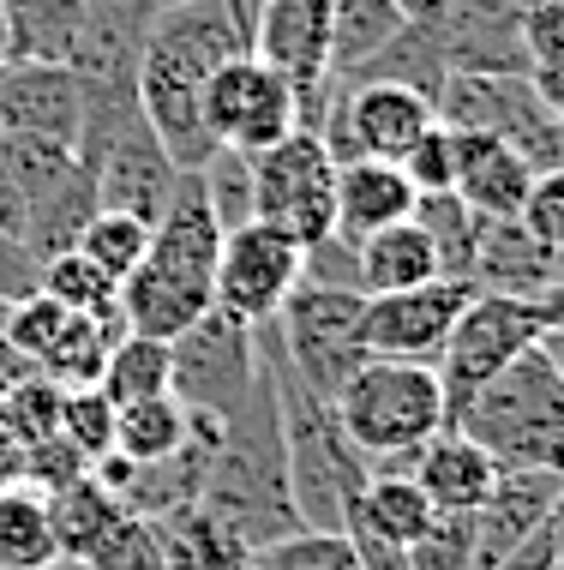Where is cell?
Segmentation results:
<instances>
[{
  "label": "cell",
  "mask_w": 564,
  "mask_h": 570,
  "mask_svg": "<svg viewBox=\"0 0 564 570\" xmlns=\"http://www.w3.org/2000/svg\"><path fill=\"white\" fill-rule=\"evenodd\" d=\"M198 511H205L210 522H222V529L235 534V541H247L253 552L300 529L295 492H288L277 379H270L265 354H258L253 396L222 421V439H217L210 469H205V492H198Z\"/></svg>",
  "instance_id": "6da1fadb"
},
{
  "label": "cell",
  "mask_w": 564,
  "mask_h": 570,
  "mask_svg": "<svg viewBox=\"0 0 564 570\" xmlns=\"http://www.w3.org/2000/svg\"><path fill=\"white\" fill-rule=\"evenodd\" d=\"M330 421L343 426V439L360 451L373 474H408L415 451L438 426H451V403L438 366L426 361H360L348 384L330 403Z\"/></svg>",
  "instance_id": "7a4b0ae2"
},
{
  "label": "cell",
  "mask_w": 564,
  "mask_h": 570,
  "mask_svg": "<svg viewBox=\"0 0 564 570\" xmlns=\"http://www.w3.org/2000/svg\"><path fill=\"white\" fill-rule=\"evenodd\" d=\"M564 421V379L546 348H528L498 379H486L468 403L451 409V426L468 433L498 469H553Z\"/></svg>",
  "instance_id": "3957f363"
},
{
  "label": "cell",
  "mask_w": 564,
  "mask_h": 570,
  "mask_svg": "<svg viewBox=\"0 0 564 570\" xmlns=\"http://www.w3.org/2000/svg\"><path fill=\"white\" fill-rule=\"evenodd\" d=\"M360 306H367V295H355V288L300 283L283 313L270 318V343H277L288 379L325 409L337 403L348 373L360 361H373L367 343H360Z\"/></svg>",
  "instance_id": "277c9868"
},
{
  "label": "cell",
  "mask_w": 564,
  "mask_h": 570,
  "mask_svg": "<svg viewBox=\"0 0 564 570\" xmlns=\"http://www.w3.org/2000/svg\"><path fill=\"white\" fill-rule=\"evenodd\" d=\"M438 120L463 132H493L528 168H564V115L516 72H451L438 90Z\"/></svg>",
  "instance_id": "5b68a950"
},
{
  "label": "cell",
  "mask_w": 564,
  "mask_h": 570,
  "mask_svg": "<svg viewBox=\"0 0 564 570\" xmlns=\"http://www.w3.org/2000/svg\"><path fill=\"white\" fill-rule=\"evenodd\" d=\"M258 384V331L228 318L222 306H205L187 331L169 343V396L187 414L228 421Z\"/></svg>",
  "instance_id": "8992f818"
},
{
  "label": "cell",
  "mask_w": 564,
  "mask_h": 570,
  "mask_svg": "<svg viewBox=\"0 0 564 570\" xmlns=\"http://www.w3.org/2000/svg\"><path fill=\"white\" fill-rule=\"evenodd\" d=\"M253 163V217L283 228L288 240L318 246L337 228V157L318 132H288Z\"/></svg>",
  "instance_id": "52a82bcc"
},
{
  "label": "cell",
  "mask_w": 564,
  "mask_h": 570,
  "mask_svg": "<svg viewBox=\"0 0 564 570\" xmlns=\"http://www.w3.org/2000/svg\"><path fill=\"white\" fill-rule=\"evenodd\" d=\"M307 283V246L288 240L270 223H240L222 228L217 246V271H210V306H222L240 325H270L288 306V295Z\"/></svg>",
  "instance_id": "ba28073f"
},
{
  "label": "cell",
  "mask_w": 564,
  "mask_h": 570,
  "mask_svg": "<svg viewBox=\"0 0 564 570\" xmlns=\"http://www.w3.org/2000/svg\"><path fill=\"white\" fill-rule=\"evenodd\" d=\"M546 318L535 301H511V295H468V306L456 313V325L438 354V384L445 403H468L486 379H498L511 361H523L528 348H541Z\"/></svg>",
  "instance_id": "9c48e42d"
},
{
  "label": "cell",
  "mask_w": 564,
  "mask_h": 570,
  "mask_svg": "<svg viewBox=\"0 0 564 570\" xmlns=\"http://www.w3.org/2000/svg\"><path fill=\"white\" fill-rule=\"evenodd\" d=\"M253 60L283 72L300 97V132H318L337 97L330 79V0H258L253 12Z\"/></svg>",
  "instance_id": "30bf717a"
},
{
  "label": "cell",
  "mask_w": 564,
  "mask_h": 570,
  "mask_svg": "<svg viewBox=\"0 0 564 570\" xmlns=\"http://www.w3.org/2000/svg\"><path fill=\"white\" fill-rule=\"evenodd\" d=\"M205 127L222 150L258 157V150L283 145L288 132H300V97L283 72H270L265 60L240 55L228 67L210 72L205 85Z\"/></svg>",
  "instance_id": "8fae6325"
},
{
  "label": "cell",
  "mask_w": 564,
  "mask_h": 570,
  "mask_svg": "<svg viewBox=\"0 0 564 570\" xmlns=\"http://www.w3.org/2000/svg\"><path fill=\"white\" fill-rule=\"evenodd\" d=\"M468 283H420L403 295H373L360 306V343L373 361H426L438 366L456 313L468 306Z\"/></svg>",
  "instance_id": "7c38bea8"
},
{
  "label": "cell",
  "mask_w": 564,
  "mask_h": 570,
  "mask_svg": "<svg viewBox=\"0 0 564 570\" xmlns=\"http://www.w3.org/2000/svg\"><path fill=\"white\" fill-rule=\"evenodd\" d=\"M90 180H97V210H115V217H132V223L157 228L162 210H169V193H175L180 168L169 163V150H162L157 138H150V127L139 120V127H127L97 157Z\"/></svg>",
  "instance_id": "4fadbf2b"
},
{
  "label": "cell",
  "mask_w": 564,
  "mask_h": 570,
  "mask_svg": "<svg viewBox=\"0 0 564 570\" xmlns=\"http://www.w3.org/2000/svg\"><path fill=\"white\" fill-rule=\"evenodd\" d=\"M523 12L528 0H445L438 49H445L451 72H516V79H528Z\"/></svg>",
  "instance_id": "5bb4252c"
},
{
  "label": "cell",
  "mask_w": 564,
  "mask_h": 570,
  "mask_svg": "<svg viewBox=\"0 0 564 570\" xmlns=\"http://www.w3.org/2000/svg\"><path fill=\"white\" fill-rule=\"evenodd\" d=\"M0 132L79 145V85L60 60H7L0 67Z\"/></svg>",
  "instance_id": "9a60e30c"
},
{
  "label": "cell",
  "mask_w": 564,
  "mask_h": 570,
  "mask_svg": "<svg viewBox=\"0 0 564 570\" xmlns=\"http://www.w3.org/2000/svg\"><path fill=\"white\" fill-rule=\"evenodd\" d=\"M553 492H558L553 469H498L493 492H486L481 511H475V564L468 570H493L516 547L535 541L546 511H553Z\"/></svg>",
  "instance_id": "2e32d148"
},
{
  "label": "cell",
  "mask_w": 564,
  "mask_h": 570,
  "mask_svg": "<svg viewBox=\"0 0 564 570\" xmlns=\"http://www.w3.org/2000/svg\"><path fill=\"white\" fill-rule=\"evenodd\" d=\"M528 180H535V168L516 157L505 138L451 127V193L481 223H511L528 198Z\"/></svg>",
  "instance_id": "e0dca14e"
},
{
  "label": "cell",
  "mask_w": 564,
  "mask_h": 570,
  "mask_svg": "<svg viewBox=\"0 0 564 570\" xmlns=\"http://www.w3.org/2000/svg\"><path fill=\"white\" fill-rule=\"evenodd\" d=\"M558 283V253L541 246L523 223H486L481 246H475V271L468 288L475 295H511V301H541Z\"/></svg>",
  "instance_id": "ac0fdd59"
},
{
  "label": "cell",
  "mask_w": 564,
  "mask_h": 570,
  "mask_svg": "<svg viewBox=\"0 0 564 570\" xmlns=\"http://www.w3.org/2000/svg\"><path fill=\"white\" fill-rule=\"evenodd\" d=\"M415 187L396 163H373V157H355V163H337V228L330 235L360 246L378 228H396L415 217Z\"/></svg>",
  "instance_id": "d6986e66"
},
{
  "label": "cell",
  "mask_w": 564,
  "mask_h": 570,
  "mask_svg": "<svg viewBox=\"0 0 564 570\" xmlns=\"http://www.w3.org/2000/svg\"><path fill=\"white\" fill-rule=\"evenodd\" d=\"M408 481L426 492V504H433V511H481V499L498 481V462L486 456L468 433L438 426V433L415 451Z\"/></svg>",
  "instance_id": "ffe728a7"
},
{
  "label": "cell",
  "mask_w": 564,
  "mask_h": 570,
  "mask_svg": "<svg viewBox=\"0 0 564 570\" xmlns=\"http://www.w3.org/2000/svg\"><path fill=\"white\" fill-rule=\"evenodd\" d=\"M210 306V283L205 276H180L162 265H145L120 283V325L132 336H157V343H175L180 331L192 325L198 313Z\"/></svg>",
  "instance_id": "44dd1931"
},
{
  "label": "cell",
  "mask_w": 564,
  "mask_h": 570,
  "mask_svg": "<svg viewBox=\"0 0 564 570\" xmlns=\"http://www.w3.org/2000/svg\"><path fill=\"white\" fill-rule=\"evenodd\" d=\"M420 283H445L438 276V258H433V240L420 235V223H396V228H378L355 246V295H403V288H420Z\"/></svg>",
  "instance_id": "7402d4cb"
},
{
  "label": "cell",
  "mask_w": 564,
  "mask_h": 570,
  "mask_svg": "<svg viewBox=\"0 0 564 570\" xmlns=\"http://www.w3.org/2000/svg\"><path fill=\"white\" fill-rule=\"evenodd\" d=\"M403 24L408 19L396 0H330V79H360L403 37Z\"/></svg>",
  "instance_id": "603a6c76"
},
{
  "label": "cell",
  "mask_w": 564,
  "mask_h": 570,
  "mask_svg": "<svg viewBox=\"0 0 564 570\" xmlns=\"http://www.w3.org/2000/svg\"><path fill=\"white\" fill-rule=\"evenodd\" d=\"M42 499H49L55 547H60V559H67V564H85V559H90V547H97L102 534H109L120 517H127L120 492H109V487H102L90 469H85V474H72L67 487L42 492Z\"/></svg>",
  "instance_id": "cb8c5ba5"
},
{
  "label": "cell",
  "mask_w": 564,
  "mask_h": 570,
  "mask_svg": "<svg viewBox=\"0 0 564 570\" xmlns=\"http://www.w3.org/2000/svg\"><path fill=\"white\" fill-rule=\"evenodd\" d=\"M67 564L55 547V522H49V499L30 481H7L0 487V570H55Z\"/></svg>",
  "instance_id": "d4e9b609"
},
{
  "label": "cell",
  "mask_w": 564,
  "mask_h": 570,
  "mask_svg": "<svg viewBox=\"0 0 564 570\" xmlns=\"http://www.w3.org/2000/svg\"><path fill=\"white\" fill-rule=\"evenodd\" d=\"M162 534V564L169 570H253V547L235 541L222 522H210L205 511H180L157 522Z\"/></svg>",
  "instance_id": "484cf974"
},
{
  "label": "cell",
  "mask_w": 564,
  "mask_h": 570,
  "mask_svg": "<svg viewBox=\"0 0 564 570\" xmlns=\"http://www.w3.org/2000/svg\"><path fill=\"white\" fill-rule=\"evenodd\" d=\"M187 439H192V421L175 396H145V403L115 409V456H127L132 469L175 456Z\"/></svg>",
  "instance_id": "4316f807"
},
{
  "label": "cell",
  "mask_w": 564,
  "mask_h": 570,
  "mask_svg": "<svg viewBox=\"0 0 564 570\" xmlns=\"http://www.w3.org/2000/svg\"><path fill=\"white\" fill-rule=\"evenodd\" d=\"M415 223H420V235L433 240L438 276H445V283H468V271H475V246H481V228H486V223H481L456 193H420V198H415Z\"/></svg>",
  "instance_id": "83f0119b"
},
{
  "label": "cell",
  "mask_w": 564,
  "mask_h": 570,
  "mask_svg": "<svg viewBox=\"0 0 564 570\" xmlns=\"http://www.w3.org/2000/svg\"><path fill=\"white\" fill-rule=\"evenodd\" d=\"M127 336V325H120V313L115 318H79L72 313L67 318V331L55 336V348L37 361V373L42 379H55L60 391H79V384H97L102 379V361H109V348Z\"/></svg>",
  "instance_id": "f1b7e54d"
},
{
  "label": "cell",
  "mask_w": 564,
  "mask_h": 570,
  "mask_svg": "<svg viewBox=\"0 0 564 570\" xmlns=\"http://www.w3.org/2000/svg\"><path fill=\"white\" fill-rule=\"evenodd\" d=\"M12 30V60H67L85 0H0Z\"/></svg>",
  "instance_id": "f546056e"
},
{
  "label": "cell",
  "mask_w": 564,
  "mask_h": 570,
  "mask_svg": "<svg viewBox=\"0 0 564 570\" xmlns=\"http://www.w3.org/2000/svg\"><path fill=\"white\" fill-rule=\"evenodd\" d=\"M97 391L109 396L115 409L127 403H145V396H169V343H157V336H120L109 348V361H102V379Z\"/></svg>",
  "instance_id": "4dcf8cb0"
},
{
  "label": "cell",
  "mask_w": 564,
  "mask_h": 570,
  "mask_svg": "<svg viewBox=\"0 0 564 570\" xmlns=\"http://www.w3.org/2000/svg\"><path fill=\"white\" fill-rule=\"evenodd\" d=\"M37 288L49 301H60L67 313H79V318H115L120 313V283H109V276L90 265L79 246L42 258V265H37Z\"/></svg>",
  "instance_id": "1f68e13d"
},
{
  "label": "cell",
  "mask_w": 564,
  "mask_h": 570,
  "mask_svg": "<svg viewBox=\"0 0 564 570\" xmlns=\"http://www.w3.org/2000/svg\"><path fill=\"white\" fill-rule=\"evenodd\" d=\"M55 439L67 444L72 456L85 462H102L115 451V403L97 391V384H79V391H60V421H55Z\"/></svg>",
  "instance_id": "d6a6232c"
},
{
  "label": "cell",
  "mask_w": 564,
  "mask_h": 570,
  "mask_svg": "<svg viewBox=\"0 0 564 570\" xmlns=\"http://www.w3.org/2000/svg\"><path fill=\"white\" fill-rule=\"evenodd\" d=\"M67 306L60 301H49L42 288H30V295H19V301H0V336H7V348L19 354V366H30L37 373V361L55 348V336L67 331Z\"/></svg>",
  "instance_id": "836d02e7"
},
{
  "label": "cell",
  "mask_w": 564,
  "mask_h": 570,
  "mask_svg": "<svg viewBox=\"0 0 564 570\" xmlns=\"http://www.w3.org/2000/svg\"><path fill=\"white\" fill-rule=\"evenodd\" d=\"M79 253L109 276V283H127L150 253V228L132 223V217H115V210H97V217L85 223V235H79Z\"/></svg>",
  "instance_id": "e575fe53"
},
{
  "label": "cell",
  "mask_w": 564,
  "mask_h": 570,
  "mask_svg": "<svg viewBox=\"0 0 564 570\" xmlns=\"http://www.w3.org/2000/svg\"><path fill=\"white\" fill-rule=\"evenodd\" d=\"M253 570H360V564L337 529H295L283 541L258 547Z\"/></svg>",
  "instance_id": "d590c367"
},
{
  "label": "cell",
  "mask_w": 564,
  "mask_h": 570,
  "mask_svg": "<svg viewBox=\"0 0 564 570\" xmlns=\"http://www.w3.org/2000/svg\"><path fill=\"white\" fill-rule=\"evenodd\" d=\"M475 564V511H433L420 541H408V570H468Z\"/></svg>",
  "instance_id": "8d00e7d4"
},
{
  "label": "cell",
  "mask_w": 564,
  "mask_h": 570,
  "mask_svg": "<svg viewBox=\"0 0 564 570\" xmlns=\"http://www.w3.org/2000/svg\"><path fill=\"white\" fill-rule=\"evenodd\" d=\"M198 180H205V198H210V210H217L222 228L253 223V163L240 157V150L217 145L205 163H198Z\"/></svg>",
  "instance_id": "74e56055"
},
{
  "label": "cell",
  "mask_w": 564,
  "mask_h": 570,
  "mask_svg": "<svg viewBox=\"0 0 564 570\" xmlns=\"http://www.w3.org/2000/svg\"><path fill=\"white\" fill-rule=\"evenodd\" d=\"M79 570H169V564H162V534H157V522H145V517L127 511L97 547H90V559H85Z\"/></svg>",
  "instance_id": "f35d334b"
},
{
  "label": "cell",
  "mask_w": 564,
  "mask_h": 570,
  "mask_svg": "<svg viewBox=\"0 0 564 570\" xmlns=\"http://www.w3.org/2000/svg\"><path fill=\"white\" fill-rule=\"evenodd\" d=\"M516 223H523L541 246L564 253V168H541V175L528 180V198H523V210H516Z\"/></svg>",
  "instance_id": "ab89813d"
},
{
  "label": "cell",
  "mask_w": 564,
  "mask_h": 570,
  "mask_svg": "<svg viewBox=\"0 0 564 570\" xmlns=\"http://www.w3.org/2000/svg\"><path fill=\"white\" fill-rule=\"evenodd\" d=\"M396 168L408 175V187H415V193H451V127H445V120H433V127L408 145V157Z\"/></svg>",
  "instance_id": "60d3db41"
},
{
  "label": "cell",
  "mask_w": 564,
  "mask_h": 570,
  "mask_svg": "<svg viewBox=\"0 0 564 570\" xmlns=\"http://www.w3.org/2000/svg\"><path fill=\"white\" fill-rule=\"evenodd\" d=\"M493 570H553V547H546V534H535L528 547H516L505 564H493Z\"/></svg>",
  "instance_id": "b9f144b4"
},
{
  "label": "cell",
  "mask_w": 564,
  "mask_h": 570,
  "mask_svg": "<svg viewBox=\"0 0 564 570\" xmlns=\"http://www.w3.org/2000/svg\"><path fill=\"white\" fill-rule=\"evenodd\" d=\"M541 534H546V547H553V564H564V481H558V492H553V511H546Z\"/></svg>",
  "instance_id": "7bdbcfd3"
},
{
  "label": "cell",
  "mask_w": 564,
  "mask_h": 570,
  "mask_svg": "<svg viewBox=\"0 0 564 570\" xmlns=\"http://www.w3.org/2000/svg\"><path fill=\"white\" fill-rule=\"evenodd\" d=\"M541 348H546V361L558 366V379H564V331H546L541 336Z\"/></svg>",
  "instance_id": "ee69618b"
},
{
  "label": "cell",
  "mask_w": 564,
  "mask_h": 570,
  "mask_svg": "<svg viewBox=\"0 0 564 570\" xmlns=\"http://www.w3.org/2000/svg\"><path fill=\"white\" fill-rule=\"evenodd\" d=\"M12 60V30H7V12H0V67Z\"/></svg>",
  "instance_id": "f6af8a7d"
},
{
  "label": "cell",
  "mask_w": 564,
  "mask_h": 570,
  "mask_svg": "<svg viewBox=\"0 0 564 570\" xmlns=\"http://www.w3.org/2000/svg\"><path fill=\"white\" fill-rule=\"evenodd\" d=\"M553 474L564 481V421H558V444H553Z\"/></svg>",
  "instance_id": "bcb514c9"
},
{
  "label": "cell",
  "mask_w": 564,
  "mask_h": 570,
  "mask_svg": "<svg viewBox=\"0 0 564 570\" xmlns=\"http://www.w3.org/2000/svg\"><path fill=\"white\" fill-rule=\"evenodd\" d=\"M228 7H235V12H240V19H247V24H253V12H258V0H228Z\"/></svg>",
  "instance_id": "7dc6e473"
},
{
  "label": "cell",
  "mask_w": 564,
  "mask_h": 570,
  "mask_svg": "<svg viewBox=\"0 0 564 570\" xmlns=\"http://www.w3.org/2000/svg\"><path fill=\"white\" fill-rule=\"evenodd\" d=\"M558 276H564V253H558Z\"/></svg>",
  "instance_id": "c3c4849f"
},
{
  "label": "cell",
  "mask_w": 564,
  "mask_h": 570,
  "mask_svg": "<svg viewBox=\"0 0 564 570\" xmlns=\"http://www.w3.org/2000/svg\"><path fill=\"white\" fill-rule=\"evenodd\" d=\"M553 570H564V564H553Z\"/></svg>",
  "instance_id": "681fc988"
}]
</instances>
